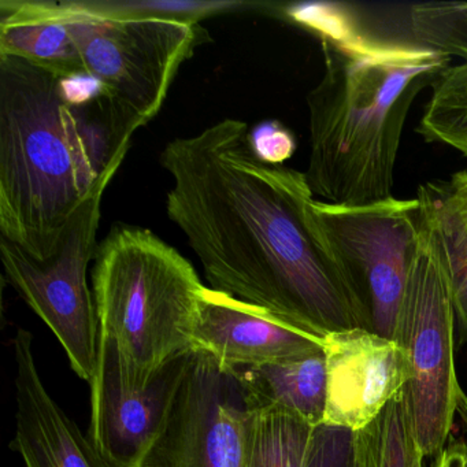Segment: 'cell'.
<instances>
[{
	"label": "cell",
	"instance_id": "13",
	"mask_svg": "<svg viewBox=\"0 0 467 467\" xmlns=\"http://www.w3.org/2000/svg\"><path fill=\"white\" fill-rule=\"evenodd\" d=\"M12 344L17 411L10 447L26 467H111L48 393L37 370L32 333L20 327Z\"/></svg>",
	"mask_w": 467,
	"mask_h": 467
},
{
	"label": "cell",
	"instance_id": "7",
	"mask_svg": "<svg viewBox=\"0 0 467 467\" xmlns=\"http://www.w3.org/2000/svg\"><path fill=\"white\" fill-rule=\"evenodd\" d=\"M116 173L106 176L70 218L56 253L37 261L0 237L5 275L26 305L58 338L70 368L91 384L97 370L99 327L88 266L97 255V234L105 191Z\"/></svg>",
	"mask_w": 467,
	"mask_h": 467
},
{
	"label": "cell",
	"instance_id": "9",
	"mask_svg": "<svg viewBox=\"0 0 467 467\" xmlns=\"http://www.w3.org/2000/svg\"><path fill=\"white\" fill-rule=\"evenodd\" d=\"M255 411L236 368L192 351L168 420L138 467H248Z\"/></svg>",
	"mask_w": 467,
	"mask_h": 467
},
{
	"label": "cell",
	"instance_id": "12",
	"mask_svg": "<svg viewBox=\"0 0 467 467\" xmlns=\"http://www.w3.org/2000/svg\"><path fill=\"white\" fill-rule=\"evenodd\" d=\"M322 337L204 286L193 351L204 352L229 368H258L321 352Z\"/></svg>",
	"mask_w": 467,
	"mask_h": 467
},
{
	"label": "cell",
	"instance_id": "22",
	"mask_svg": "<svg viewBox=\"0 0 467 467\" xmlns=\"http://www.w3.org/2000/svg\"><path fill=\"white\" fill-rule=\"evenodd\" d=\"M248 140L256 157L272 165H283L296 149L291 132L275 121L259 124L248 133Z\"/></svg>",
	"mask_w": 467,
	"mask_h": 467
},
{
	"label": "cell",
	"instance_id": "8",
	"mask_svg": "<svg viewBox=\"0 0 467 467\" xmlns=\"http://www.w3.org/2000/svg\"><path fill=\"white\" fill-rule=\"evenodd\" d=\"M313 212L371 330L395 338L422 231L420 202L393 196L366 206H336L316 199Z\"/></svg>",
	"mask_w": 467,
	"mask_h": 467
},
{
	"label": "cell",
	"instance_id": "19",
	"mask_svg": "<svg viewBox=\"0 0 467 467\" xmlns=\"http://www.w3.org/2000/svg\"><path fill=\"white\" fill-rule=\"evenodd\" d=\"M431 88L418 132L429 143L444 144L467 158V61L450 65Z\"/></svg>",
	"mask_w": 467,
	"mask_h": 467
},
{
	"label": "cell",
	"instance_id": "2",
	"mask_svg": "<svg viewBox=\"0 0 467 467\" xmlns=\"http://www.w3.org/2000/svg\"><path fill=\"white\" fill-rule=\"evenodd\" d=\"M286 15L321 39L325 70L307 95L314 196L336 206L393 198L407 116L418 95L450 67L451 57L422 45L362 36L344 13L303 5Z\"/></svg>",
	"mask_w": 467,
	"mask_h": 467
},
{
	"label": "cell",
	"instance_id": "6",
	"mask_svg": "<svg viewBox=\"0 0 467 467\" xmlns=\"http://www.w3.org/2000/svg\"><path fill=\"white\" fill-rule=\"evenodd\" d=\"M420 223L395 338L409 355L406 393L415 447L423 458H436L450 441L466 393L456 374V316L450 285L422 214Z\"/></svg>",
	"mask_w": 467,
	"mask_h": 467
},
{
	"label": "cell",
	"instance_id": "23",
	"mask_svg": "<svg viewBox=\"0 0 467 467\" xmlns=\"http://www.w3.org/2000/svg\"><path fill=\"white\" fill-rule=\"evenodd\" d=\"M444 188L448 199L467 226V171L453 174Z\"/></svg>",
	"mask_w": 467,
	"mask_h": 467
},
{
	"label": "cell",
	"instance_id": "21",
	"mask_svg": "<svg viewBox=\"0 0 467 467\" xmlns=\"http://www.w3.org/2000/svg\"><path fill=\"white\" fill-rule=\"evenodd\" d=\"M354 431L340 426H316L306 467H351Z\"/></svg>",
	"mask_w": 467,
	"mask_h": 467
},
{
	"label": "cell",
	"instance_id": "20",
	"mask_svg": "<svg viewBox=\"0 0 467 467\" xmlns=\"http://www.w3.org/2000/svg\"><path fill=\"white\" fill-rule=\"evenodd\" d=\"M78 12L95 17L113 20L136 18H165L198 24L210 16L239 12L243 9L262 7V4L236 2V0H94L72 2Z\"/></svg>",
	"mask_w": 467,
	"mask_h": 467
},
{
	"label": "cell",
	"instance_id": "17",
	"mask_svg": "<svg viewBox=\"0 0 467 467\" xmlns=\"http://www.w3.org/2000/svg\"><path fill=\"white\" fill-rule=\"evenodd\" d=\"M316 426L280 407H256L248 467H306Z\"/></svg>",
	"mask_w": 467,
	"mask_h": 467
},
{
	"label": "cell",
	"instance_id": "24",
	"mask_svg": "<svg viewBox=\"0 0 467 467\" xmlns=\"http://www.w3.org/2000/svg\"><path fill=\"white\" fill-rule=\"evenodd\" d=\"M434 467H467V442L452 441L436 456Z\"/></svg>",
	"mask_w": 467,
	"mask_h": 467
},
{
	"label": "cell",
	"instance_id": "14",
	"mask_svg": "<svg viewBox=\"0 0 467 467\" xmlns=\"http://www.w3.org/2000/svg\"><path fill=\"white\" fill-rule=\"evenodd\" d=\"M0 57H15L58 78L84 72L78 46L57 2L2 0Z\"/></svg>",
	"mask_w": 467,
	"mask_h": 467
},
{
	"label": "cell",
	"instance_id": "10",
	"mask_svg": "<svg viewBox=\"0 0 467 467\" xmlns=\"http://www.w3.org/2000/svg\"><path fill=\"white\" fill-rule=\"evenodd\" d=\"M191 355L192 351L163 366L143 389H128L116 354L99 341L97 370L89 384V437L111 467L139 466L168 420Z\"/></svg>",
	"mask_w": 467,
	"mask_h": 467
},
{
	"label": "cell",
	"instance_id": "11",
	"mask_svg": "<svg viewBox=\"0 0 467 467\" xmlns=\"http://www.w3.org/2000/svg\"><path fill=\"white\" fill-rule=\"evenodd\" d=\"M322 351L327 379L325 425L357 433L409 384V355L403 344L368 327L327 330Z\"/></svg>",
	"mask_w": 467,
	"mask_h": 467
},
{
	"label": "cell",
	"instance_id": "15",
	"mask_svg": "<svg viewBox=\"0 0 467 467\" xmlns=\"http://www.w3.org/2000/svg\"><path fill=\"white\" fill-rule=\"evenodd\" d=\"M256 407H280L321 425L327 406L324 351L258 368H237Z\"/></svg>",
	"mask_w": 467,
	"mask_h": 467
},
{
	"label": "cell",
	"instance_id": "16",
	"mask_svg": "<svg viewBox=\"0 0 467 467\" xmlns=\"http://www.w3.org/2000/svg\"><path fill=\"white\" fill-rule=\"evenodd\" d=\"M420 214L441 259L455 307L456 321L467 338V226L448 199L444 187L418 190Z\"/></svg>",
	"mask_w": 467,
	"mask_h": 467
},
{
	"label": "cell",
	"instance_id": "25",
	"mask_svg": "<svg viewBox=\"0 0 467 467\" xmlns=\"http://www.w3.org/2000/svg\"><path fill=\"white\" fill-rule=\"evenodd\" d=\"M459 417H461L462 423H463L464 429L467 431V396H464L463 400H462L461 406H459L458 410Z\"/></svg>",
	"mask_w": 467,
	"mask_h": 467
},
{
	"label": "cell",
	"instance_id": "18",
	"mask_svg": "<svg viewBox=\"0 0 467 467\" xmlns=\"http://www.w3.org/2000/svg\"><path fill=\"white\" fill-rule=\"evenodd\" d=\"M420 456L404 389L377 420L355 433L351 467H414Z\"/></svg>",
	"mask_w": 467,
	"mask_h": 467
},
{
	"label": "cell",
	"instance_id": "5",
	"mask_svg": "<svg viewBox=\"0 0 467 467\" xmlns=\"http://www.w3.org/2000/svg\"><path fill=\"white\" fill-rule=\"evenodd\" d=\"M84 72L103 87L109 124L122 144L157 117L182 65L201 39L198 24L165 18L113 20L59 2Z\"/></svg>",
	"mask_w": 467,
	"mask_h": 467
},
{
	"label": "cell",
	"instance_id": "26",
	"mask_svg": "<svg viewBox=\"0 0 467 467\" xmlns=\"http://www.w3.org/2000/svg\"><path fill=\"white\" fill-rule=\"evenodd\" d=\"M414 467H423V458L422 456H420V458L415 461Z\"/></svg>",
	"mask_w": 467,
	"mask_h": 467
},
{
	"label": "cell",
	"instance_id": "3",
	"mask_svg": "<svg viewBox=\"0 0 467 467\" xmlns=\"http://www.w3.org/2000/svg\"><path fill=\"white\" fill-rule=\"evenodd\" d=\"M130 147L117 140L100 100L70 102L58 76L0 57V237L37 261L50 258Z\"/></svg>",
	"mask_w": 467,
	"mask_h": 467
},
{
	"label": "cell",
	"instance_id": "4",
	"mask_svg": "<svg viewBox=\"0 0 467 467\" xmlns=\"http://www.w3.org/2000/svg\"><path fill=\"white\" fill-rule=\"evenodd\" d=\"M203 285L191 262L149 229L116 225L92 270L99 341L128 389H143L180 355L193 351Z\"/></svg>",
	"mask_w": 467,
	"mask_h": 467
},
{
	"label": "cell",
	"instance_id": "1",
	"mask_svg": "<svg viewBox=\"0 0 467 467\" xmlns=\"http://www.w3.org/2000/svg\"><path fill=\"white\" fill-rule=\"evenodd\" d=\"M248 127L223 119L171 140L166 213L210 288L324 336L362 327V306L313 212L305 173L259 160Z\"/></svg>",
	"mask_w": 467,
	"mask_h": 467
}]
</instances>
